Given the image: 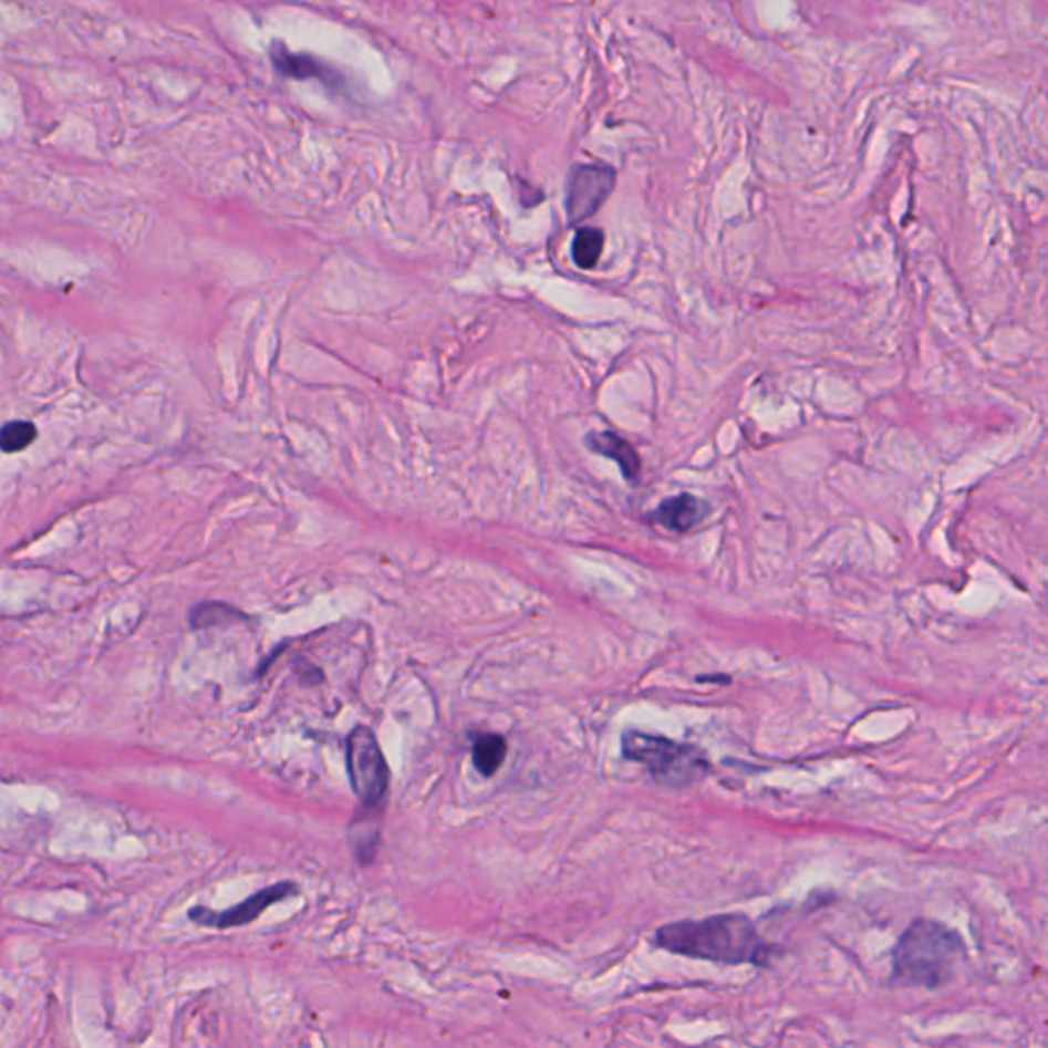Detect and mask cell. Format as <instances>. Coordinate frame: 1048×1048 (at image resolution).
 I'll list each match as a JSON object with an SVG mask.
<instances>
[{"mask_svg": "<svg viewBox=\"0 0 1048 1048\" xmlns=\"http://www.w3.org/2000/svg\"><path fill=\"white\" fill-rule=\"evenodd\" d=\"M654 944L667 953L719 965L764 967L770 958V946L760 938L746 913H723L667 924L655 932Z\"/></svg>", "mask_w": 1048, "mask_h": 1048, "instance_id": "1", "label": "cell"}, {"mask_svg": "<svg viewBox=\"0 0 1048 1048\" xmlns=\"http://www.w3.org/2000/svg\"><path fill=\"white\" fill-rule=\"evenodd\" d=\"M967 958V944L934 920H915L893 948V980L903 987L936 989L953 979Z\"/></svg>", "mask_w": 1048, "mask_h": 1048, "instance_id": "2", "label": "cell"}, {"mask_svg": "<svg viewBox=\"0 0 1048 1048\" xmlns=\"http://www.w3.org/2000/svg\"><path fill=\"white\" fill-rule=\"evenodd\" d=\"M623 756L631 762L647 768L655 782L670 789H686L705 780L710 772L705 751L674 741L670 737L652 736L645 731H625Z\"/></svg>", "mask_w": 1048, "mask_h": 1048, "instance_id": "3", "label": "cell"}, {"mask_svg": "<svg viewBox=\"0 0 1048 1048\" xmlns=\"http://www.w3.org/2000/svg\"><path fill=\"white\" fill-rule=\"evenodd\" d=\"M346 766L354 795L365 805H377L383 799L390 772L382 748L367 727H354L346 739Z\"/></svg>", "mask_w": 1048, "mask_h": 1048, "instance_id": "4", "label": "cell"}, {"mask_svg": "<svg viewBox=\"0 0 1048 1048\" xmlns=\"http://www.w3.org/2000/svg\"><path fill=\"white\" fill-rule=\"evenodd\" d=\"M616 183L611 166L604 164H578L570 173L565 187V211L572 224L592 218L602 204L611 197Z\"/></svg>", "mask_w": 1048, "mask_h": 1048, "instance_id": "5", "label": "cell"}, {"mask_svg": "<svg viewBox=\"0 0 1048 1048\" xmlns=\"http://www.w3.org/2000/svg\"><path fill=\"white\" fill-rule=\"evenodd\" d=\"M293 891H295L293 883H279V885L271 886V889H262L257 895L246 899L245 903H240V905H236V907H230V910H226V912L218 913L211 912V910H205V907H193L191 912H189V917H191L193 922L201 924V926H245V924L255 922L260 913L264 912L274 901L291 895Z\"/></svg>", "mask_w": 1048, "mask_h": 1048, "instance_id": "6", "label": "cell"}, {"mask_svg": "<svg viewBox=\"0 0 1048 1048\" xmlns=\"http://www.w3.org/2000/svg\"><path fill=\"white\" fill-rule=\"evenodd\" d=\"M269 55H271L272 66L283 74L287 79H293V81H320L322 84H326L330 89H341L344 84V79H342L341 72L339 70L330 69L328 64H324L322 60L313 58L310 54H293L289 48H286L283 43L274 41L269 50Z\"/></svg>", "mask_w": 1048, "mask_h": 1048, "instance_id": "7", "label": "cell"}, {"mask_svg": "<svg viewBox=\"0 0 1048 1048\" xmlns=\"http://www.w3.org/2000/svg\"><path fill=\"white\" fill-rule=\"evenodd\" d=\"M708 506L693 494L667 498L655 508L654 520L667 531L686 532L695 529L707 517Z\"/></svg>", "mask_w": 1048, "mask_h": 1048, "instance_id": "8", "label": "cell"}, {"mask_svg": "<svg viewBox=\"0 0 1048 1048\" xmlns=\"http://www.w3.org/2000/svg\"><path fill=\"white\" fill-rule=\"evenodd\" d=\"M585 445L594 450V453H599V455H604V457L616 461V465H619L621 471H623V476H625L629 481H635V479L640 477V455L626 443L625 438H621V436L614 435V433H592V435L585 436Z\"/></svg>", "mask_w": 1048, "mask_h": 1048, "instance_id": "9", "label": "cell"}, {"mask_svg": "<svg viewBox=\"0 0 1048 1048\" xmlns=\"http://www.w3.org/2000/svg\"><path fill=\"white\" fill-rule=\"evenodd\" d=\"M506 751H508V746H506L505 737L498 734H484L477 737L474 741V764L479 775L494 777L505 764Z\"/></svg>", "mask_w": 1048, "mask_h": 1048, "instance_id": "10", "label": "cell"}, {"mask_svg": "<svg viewBox=\"0 0 1048 1048\" xmlns=\"http://www.w3.org/2000/svg\"><path fill=\"white\" fill-rule=\"evenodd\" d=\"M604 248V234L596 228H582L575 234L572 245L573 262L580 269H594L599 264L600 255Z\"/></svg>", "mask_w": 1048, "mask_h": 1048, "instance_id": "11", "label": "cell"}, {"mask_svg": "<svg viewBox=\"0 0 1048 1048\" xmlns=\"http://www.w3.org/2000/svg\"><path fill=\"white\" fill-rule=\"evenodd\" d=\"M189 619H191V625L195 629H205V626L228 625V623L240 621L245 616H242V613L234 611L232 606H228V604L204 602V604L193 609Z\"/></svg>", "mask_w": 1048, "mask_h": 1048, "instance_id": "12", "label": "cell"}, {"mask_svg": "<svg viewBox=\"0 0 1048 1048\" xmlns=\"http://www.w3.org/2000/svg\"><path fill=\"white\" fill-rule=\"evenodd\" d=\"M35 438H38V428L33 424L25 421L7 423L0 428V450L4 453L25 450Z\"/></svg>", "mask_w": 1048, "mask_h": 1048, "instance_id": "13", "label": "cell"}]
</instances>
